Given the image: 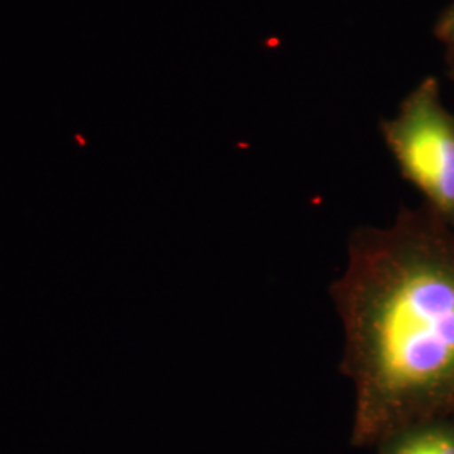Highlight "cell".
Instances as JSON below:
<instances>
[{
    "mask_svg": "<svg viewBox=\"0 0 454 454\" xmlns=\"http://www.w3.org/2000/svg\"><path fill=\"white\" fill-rule=\"evenodd\" d=\"M439 39L454 52V4L444 12L436 29Z\"/></svg>",
    "mask_w": 454,
    "mask_h": 454,
    "instance_id": "cell-4",
    "label": "cell"
},
{
    "mask_svg": "<svg viewBox=\"0 0 454 454\" xmlns=\"http://www.w3.org/2000/svg\"><path fill=\"white\" fill-rule=\"evenodd\" d=\"M377 454H454V429L414 424L380 442Z\"/></svg>",
    "mask_w": 454,
    "mask_h": 454,
    "instance_id": "cell-3",
    "label": "cell"
},
{
    "mask_svg": "<svg viewBox=\"0 0 454 454\" xmlns=\"http://www.w3.org/2000/svg\"><path fill=\"white\" fill-rule=\"evenodd\" d=\"M330 294L356 392V448L454 404V254L406 219L360 227Z\"/></svg>",
    "mask_w": 454,
    "mask_h": 454,
    "instance_id": "cell-1",
    "label": "cell"
},
{
    "mask_svg": "<svg viewBox=\"0 0 454 454\" xmlns=\"http://www.w3.org/2000/svg\"><path fill=\"white\" fill-rule=\"evenodd\" d=\"M380 130L404 179L454 217V116L439 99L438 82L419 84Z\"/></svg>",
    "mask_w": 454,
    "mask_h": 454,
    "instance_id": "cell-2",
    "label": "cell"
}]
</instances>
